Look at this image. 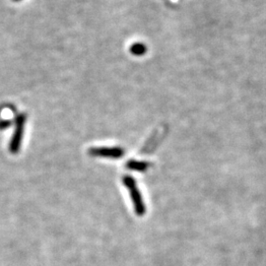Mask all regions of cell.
<instances>
[{
    "mask_svg": "<svg viewBox=\"0 0 266 266\" xmlns=\"http://www.w3.org/2000/svg\"><path fill=\"white\" fill-rule=\"evenodd\" d=\"M11 124V121L9 119H4L0 121V129H4L5 127L9 126Z\"/></svg>",
    "mask_w": 266,
    "mask_h": 266,
    "instance_id": "obj_2",
    "label": "cell"
},
{
    "mask_svg": "<svg viewBox=\"0 0 266 266\" xmlns=\"http://www.w3.org/2000/svg\"><path fill=\"white\" fill-rule=\"evenodd\" d=\"M13 1H15V2H18V1H20V0H13Z\"/></svg>",
    "mask_w": 266,
    "mask_h": 266,
    "instance_id": "obj_3",
    "label": "cell"
},
{
    "mask_svg": "<svg viewBox=\"0 0 266 266\" xmlns=\"http://www.w3.org/2000/svg\"><path fill=\"white\" fill-rule=\"evenodd\" d=\"M25 123H26V115L25 114L18 115L16 117L15 132L13 134V137L10 143V150L12 151V153H16L20 148L22 136H23L24 128H25Z\"/></svg>",
    "mask_w": 266,
    "mask_h": 266,
    "instance_id": "obj_1",
    "label": "cell"
}]
</instances>
